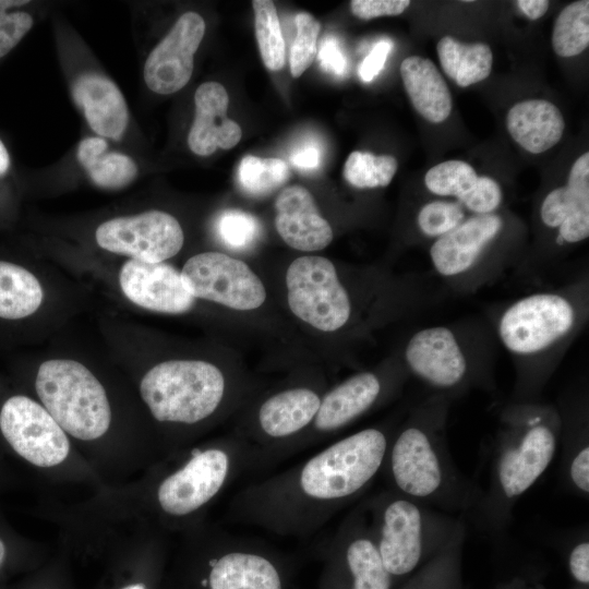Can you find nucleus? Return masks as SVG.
Segmentation results:
<instances>
[{
	"mask_svg": "<svg viewBox=\"0 0 589 589\" xmlns=\"http://www.w3.org/2000/svg\"><path fill=\"white\" fill-rule=\"evenodd\" d=\"M255 469L257 455L240 436L197 441L131 480L98 488L87 497V516L106 534L180 537L204 524L225 492Z\"/></svg>",
	"mask_w": 589,
	"mask_h": 589,
	"instance_id": "f257e3e1",
	"label": "nucleus"
},
{
	"mask_svg": "<svg viewBox=\"0 0 589 589\" xmlns=\"http://www.w3.org/2000/svg\"><path fill=\"white\" fill-rule=\"evenodd\" d=\"M390 437L368 428L238 490L226 519L280 537H308L361 496L381 473Z\"/></svg>",
	"mask_w": 589,
	"mask_h": 589,
	"instance_id": "f03ea898",
	"label": "nucleus"
},
{
	"mask_svg": "<svg viewBox=\"0 0 589 589\" xmlns=\"http://www.w3.org/2000/svg\"><path fill=\"white\" fill-rule=\"evenodd\" d=\"M26 387L106 484L131 480L161 458L133 390L83 361L46 359Z\"/></svg>",
	"mask_w": 589,
	"mask_h": 589,
	"instance_id": "7ed1b4c3",
	"label": "nucleus"
},
{
	"mask_svg": "<svg viewBox=\"0 0 589 589\" xmlns=\"http://www.w3.org/2000/svg\"><path fill=\"white\" fill-rule=\"evenodd\" d=\"M133 394L161 457L199 441L228 399V381L214 363L169 359L143 371Z\"/></svg>",
	"mask_w": 589,
	"mask_h": 589,
	"instance_id": "20e7f679",
	"label": "nucleus"
},
{
	"mask_svg": "<svg viewBox=\"0 0 589 589\" xmlns=\"http://www.w3.org/2000/svg\"><path fill=\"white\" fill-rule=\"evenodd\" d=\"M0 454L44 485L93 491L106 484L35 397L2 385Z\"/></svg>",
	"mask_w": 589,
	"mask_h": 589,
	"instance_id": "39448f33",
	"label": "nucleus"
},
{
	"mask_svg": "<svg viewBox=\"0 0 589 589\" xmlns=\"http://www.w3.org/2000/svg\"><path fill=\"white\" fill-rule=\"evenodd\" d=\"M560 441L554 414L529 408L507 418L489 456L486 486L476 508L489 527L508 522L515 503L552 464Z\"/></svg>",
	"mask_w": 589,
	"mask_h": 589,
	"instance_id": "423d86ee",
	"label": "nucleus"
},
{
	"mask_svg": "<svg viewBox=\"0 0 589 589\" xmlns=\"http://www.w3.org/2000/svg\"><path fill=\"white\" fill-rule=\"evenodd\" d=\"M179 540L187 589H291L290 560L264 541L206 521Z\"/></svg>",
	"mask_w": 589,
	"mask_h": 589,
	"instance_id": "0eeeda50",
	"label": "nucleus"
},
{
	"mask_svg": "<svg viewBox=\"0 0 589 589\" xmlns=\"http://www.w3.org/2000/svg\"><path fill=\"white\" fill-rule=\"evenodd\" d=\"M437 422L417 420L389 440L382 471L389 489L428 506L474 507L478 486L456 467Z\"/></svg>",
	"mask_w": 589,
	"mask_h": 589,
	"instance_id": "6e6552de",
	"label": "nucleus"
},
{
	"mask_svg": "<svg viewBox=\"0 0 589 589\" xmlns=\"http://www.w3.org/2000/svg\"><path fill=\"white\" fill-rule=\"evenodd\" d=\"M363 507L383 565L393 579L410 574L426 556L438 555L465 538L462 521L390 489Z\"/></svg>",
	"mask_w": 589,
	"mask_h": 589,
	"instance_id": "1a4fd4ad",
	"label": "nucleus"
},
{
	"mask_svg": "<svg viewBox=\"0 0 589 589\" xmlns=\"http://www.w3.org/2000/svg\"><path fill=\"white\" fill-rule=\"evenodd\" d=\"M362 506L341 521L323 555L318 589H392Z\"/></svg>",
	"mask_w": 589,
	"mask_h": 589,
	"instance_id": "9d476101",
	"label": "nucleus"
},
{
	"mask_svg": "<svg viewBox=\"0 0 589 589\" xmlns=\"http://www.w3.org/2000/svg\"><path fill=\"white\" fill-rule=\"evenodd\" d=\"M323 395L309 386L277 390L256 407L245 440L253 446L259 468L285 459L293 444L311 426Z\"/></svg>",
	"mask_w": 589,
	"mask_h": 589,
	"instance_id": "9b49d317",
	"label": "nucleus"
},
{
	"mask_svg": "<svg viewBox=\"0 0 589 589\" xmlns=\"http://www.w3.org/2000/svg\"><path fill=\"white\" fill-rule=\"evenodd\" d=\"M291 312L322 332H335L349 320L351 303L332 261L305 255L291 262L286 273Z\"/></svg>",
	"mask_w": 589,
	"mask_h": 589,
	"instance_id": "f8f14e48",
	"label": "nucleus"
},
{
	"mask_svg": "<svg viewBox=\"0 0 589 589\" xmlns=\"http://www.w3.org/2000/svg\"><path fill=\"white\" fill-rule=\"evenodd\" d=\"M180 275L193 298L233 310H255L266 299L263 283L249 265L221 252L208 251L191 256Z\"/></svg>",
	"mask_w": 589,
	"mask_h": 589,
	"instance_id": "ddd939ff",
	"label": "nucleus"
},
{
	"mask_svg": "<svg viewBox=\"0 0 589 589\" xmlns=\"http://www.w3.org/2000/svg\"><path fill=\"white\" fill-rule=\"evenodd\" d=\"M95 241L107 252L146 263H160L180 252L184 233L175 216L151 209L101 223L95 230Z\"/></svg>",
	"mask_w": 589,
	"mask_h": 589,
	"instance_id": "4468645a",
	"label": "nucleus"
},
{
	"mask_svg": "<svg viewBox=\"0 0 589 589\" xmlns=\"http://www.w3.org/2000/svg\"><path fill=\"white\" fill-rule=\"evenodd\" d=\"M575 322V310L564 297L537 293L512 304L502 315L498 334L512 352L542 351L565 336Z\"/></svg>",
	"mask_w": 589,
	"mask_h": 589,
	"instance_id": "2eb2a0df",
	"label": "nucleus"
},
{
	"mask_svg": "<svg viewBox=\"0 0 589 589\" xmlns=\"http://www.w3.org/2000/svg\"><path fill=\"white\" fill-rule=\"evenodd\" d=\"M201 14L183 13L168 34L153 48L144 64L147 87L159 95L173 94L190 81L194 55L205 34Z\"/></svg>",
	"mask_w": 589,
	"mask_h": 589,
	"instance_id": "dca6fc26",
	"label": "nucleus"
},
{
	"mask_svg": "<svg viewBox=\"0 0 589 589\" xmlns=\"http://www.w3.org/2000/svg\"><path fill=\"white\" fill-rule=\"evenodd\" d=\"M122 294L134 305L157 313L182 314L195 303L172 265L129 259L118 273Z\"/></svg>",
	"mask_w": 589,
	"mask_h": 589,
	"instance_id": "f3484780",
	"label": "nucleus"
},
{
	"mask_svg": "<svg viewBox=\"0 0 589 589\" xmlns=\"http://www.w3.org/2000/svg\"><path fill=\"white\" fill-rule=\"evenodd\" d=\"M382 392V381L372 372L358 373L339 383L323 395L311 426L293 444L288 456L317 443L322 436L335 433L364 414L375 405Z\"/></svg>",
	"mask_w": 589,
	"mask_h": 589,
	"instance_id": "a211bd4d",
	"label": "nucleus"
},
{
	"mask_svg": "<svg viewBox=\"0 0 589 589\" xmlns=\"http://www.w3.org/2000/svg\"><path fill=\"white\" fill-rule=\"evenodd\" d=\"M406 361L411 371L437 388L460 384L467 373L466 358L455 335L446 327H429L409 340Z\"/></svg>",
	"mask_w": 589,
	"mask_h": 589,
	"instance_id": "6ab92c4d",
	"label": "nucleus"
},
{
	"mask_svg": "<svg viewBox=\"0 0 589 589\" xmlns=\"http://www.w3.org/2000/svg\"><path fill=\"white\" fill-rule=\"evenodd\" d=\"M275 211L276 230L290 248L312 252L332 242L333 229L305 188H285L275 201Z\"/></svg>",
	"mask_w": 589,
	"mask_h": 589,
	"instance_id": "aec40b11",
	"label": "nucleus"
},
{
	"mask_svg": "<svg viewBox=\"0 0 589 589\" xmlns=\"http://www.w3.org/2000/svg\"><path fill=\"white\" fill-rule=\"evenodd\" d=\"M195 117L188 134L190 149L209 156L217 148L230 149L242 136L240 125L227 117L229 96L218 82L201 84L194 94Z\"/></svg>",
	"mask_w": 589,
	"mask_h": 589,
	"instance_id": "412c9836",
	"label": "nucleus"
},
{
	"mask_svg": "<svg viewBox=\"0 0 589 589\" xmlns=\"http://www.w3.org/2000/svg\"><path fill=\"white\" fill-rule=\"evenodd\" d=\"M501 228L500 216L477 215L440 237L430 250L437 273L443 276H456L471 268Z\"/></svg>",
	"mask_w": 589,
	"mask_h": 589,
	"instance_id": "4be33fe9",
	"label": "nucleus"
},
{
	"mask_svg": "<svg viewBox=\"0 0 589 589\" xmlns=\"http://www.w3.org/2000/svg\"><path fill=\"white\" fill-rule=\"evenodd\" d=\"M72 95L97 135L112 140L122 137L129 122L128 106L110 79L95 72L83 73L75 79Z\"/></svg>",
	"mask_w": 589,
	"mask_h": 589,
	"instance_id": "5701e85b",
	"label": "nucleus"
},
{
	"mask_svg": "<svg viewBox=\"0 0 589 589\" xmlns=\"http://www.w3.org/2000/svg\"><path fill=\"white\" fill-rule=\"evenodd\" d=\"M510 136L532 154L543 153L562 139L565 121L560 109L545 99H528L514 105L506 118Z\"/></svg>",
	"mask_w": 589,
	"mask_h": 589,
	"instance_id": "b1692460",
	"label": "nucleus"
},
{
	"mask_svg": "<svg viewBox=\"0 0 589 589\" xmlns=\"http://www.w3.org/2000/svg\"><path fill=\"white\" fill-rule=\"evenodd\" d=\"M405 89L414 109L428 121H445L452 111V96L435 64L419 56L407 57L400 64Z\"/></svg>",
	"mask_w": 589,
	"mask_h": 589,
	"instance_id": "393cba45",
	"label": "nucleus"
},
{
	"mask_svg": "<svg viewBox=\"0 0 589 589\" xmlns=\"http://www.w3.org/2000/svg\"><path fill=\"white\" fill-rule=\"evenodd\" d=\"M44 300L43 284L31 269L0 260V320L28 318L39 311Z\"/></svg>",
	"mask_w": 589,
	"mask_h": 589,
	"instance_id": "a878e982",
	"label": "nucleus"
},
{
	"mask_svg": "<svg viewBox=\"0 0 589 589\" xmlns=\"http://www.w3.org/2000/svg\"><path fill=\"white\" fill-rule=\"evenodd\" d=\"M542 221L558 227L557 240L579 242L589 236V190L561 187L551 191L541 206Z\"/></svg>",
	"mask_w": 589,
	"mask_h": 589,
	"instance_id": "bb28decb",
	"label": "nucleus"
},
{
	"mask_svg": "<svg viewBox=\"0 0 589 589\" xmlns=\"http://www.w3.org/2000/svg\"><path fill=\"white\" fill-rule=\"evenodd\" d=\"M76 157L91 180L103 189H122L137 176L134 159L123 153L108 151V143L100 136L83 139L77 146Z\"/></svg>",
	"mask_w": 589,
	"mask_h": 589,
	"instance_id": "cd10ccee",
	"label": "nucleus"
},
{
	"mask_svg": "<svg viewBox=\"0 0 589 589\" xmlns=\"http://www.w3.org/2000/svg\"><path fill=\"white\" fill-rule=\"evenodd\" d=\"M436 50L443 71L460 87L483 81L491 73L493 56L485 44H462L445 36Z\"/></svg>",
	"mask_w": 589,
	"mask_h": 589,
	"instance_id": "c85d7f7f",
	"label": "nucleus"
},
{
	"mask_svg": "<svg viewBox=\"0 0 589 589\" xmlns=\"http://www.w3.org/2000/svg\"><path fill=\"white\" fill-rule=\"evenodd\" d=\"M589 45V1L566 5L558 14L552 34V46L560 57H574Z\"/></svg>",
	"mask_w": 589,
	"mask_h": 589,
	"instance_id": "c756f323",
	"label": "nucleus"
},
{
	"mask_svg": "<svg viewBox=\"0 0 589 589\" xmlns=\"http://www.w3.org/2000/svg\"><path fill=\"white\" fill-rule=\"evenodd\" d=\"M254 28L264 65L271 71L284 68L286 46L276 7L271 0H253Z\"/></svg>",
	"mask_w": 589,
	"mask_h": 589,
	"instance_id": "7c9ffc66",
	"label": "nucleus"
},
{
	"mask_svg": "<svg viewBox=\"0 0 589 589\" xmlns=\"http://www.w3.org/2000/svg\"><path fill=\"white\" fill-rule=\"evenodd\" d=\"M289 177L286 161L280 158L244 156L238 167V182L252 196H264L283 185Z\"/></svg>",
	"mask_w": 589,
	"mask_h": 589,
	"instance_id": "2f4dec72",
	"label": "nucleus"
},
{
	"mask_svg": "<svg viewBox=\"0 0 589 589\" xmlns=\"http://www.w3.org/2000/svg\"><path fill=\"white\" fill-rule=\"evenodd\" d=\"M398 164L390 155H373L369 152H352L344 166L348 183L359 189L386 187L393 180Z\"/></svg>",
	"mask_w": 589,
	"mask_h": 589,
	"instance_id": "473e14b6",
	"label": "nucleus"
},
{
	"mask_svg": "<svg viewBox=\"0 0 589 589\" xmlns=\"http://www.w3.org/2000/svg\"><path fill=\"white\" fill-rule=\"evenodd\" d=\"M478 179L474 169L461 160H447L428 170L424 183L429 191L441 196L458 200L467 194Z\"/></svg>",
	"mask_w": 589,
	"mask_h": 589,
	"instance_id": "72a5a7b5",
	"label": "nucleus"
},
{
	"mask_svg": "<svg viewBox=\"0 0 589 589\" xmlns=\"http://www.w3.org/2000/svg\"><path fill=\"white\" fill-rule=\"evenodd\" d=\"M296 37L290 48V72L299 77L311 65L317 52L320 22L308 12H300L294 17Z\"/></svg>",
	"mask_w": 589,
	"mask_h": 589,
	"instance_id": "f704fd0d",
	"label": "nucleus"
},
{
	"mask_svg": "<svg viewBox=\"0 0 589 589\" xmlns=\"http://www.w3.org/2000/svg\"><path fill=\"white\" fill-rule=\"evenodd\" d=\"M216 230L221 241L232 249H245L260 236V223L249 213L224 211L217 218Z\"/></svg>",
	"mask_w": 589,
	"mask_h": 589,
	"instance_id": "c9c22d12",
	"label": "nucleus"
},
{
	"mask_svg": "<svg viewBox=\"0 0 589 589\" xmlns=\"http://www.w3.org/2000/svg\"><path fill=\"white\" fill-rule=\"evenodd\" d=\"M465 213L460 203L433 201L418 213L420 230L429 237H442L464 221Z\"/></svg>",
	"mask_w": 589,
	"mask_h": 589,
	"instance_id": "e433bc0d",
	"label": "nucleus"
},
{
	"mask_svg": "<svg viewBox=\"0 0 589 589\" xmlns=\"http://www.w3.org/2000/svg\"><path fill=\"white\" fill-rule=\"evenodd\" d=\"M28 3L23 0H0V58L8 55L31 31L33 16L14 8Z\"/></svg>",
	"mask_w": 589,
	"mask_h": 589,
	"instance_id": "4c0bfd02",
	"label": "nucleus"
},
{
	"mask_svg": "<svg viewBox=\"0 0 589 589\" xmlns=\"http://www.w3.org/2000/svg\"><path fill=\"white\" fill-rule=\"evenodd\" d=\"M502 200V191L495 180L490 177H478L473 188L458 201L478 215H486L494 212Z\"/></svg>",
	"mask_w": 589,
	"mask_h": 589,
	"instance_id": "58836bf2",
	"label": "nucleus"
},
{
	"mask_svg": "<svg viewBox=\"0 0 589 589\" xmlns=\"http://www.w3.org/2000/svg\"><path fill=\"white\" fill-rule=\"evenodd\" d=\"M34 550L36 549L33 540L15 531L0 510V574L16 554Z\"/></svg>",
	"mask_w": 589,
	"mask_h": 589,
	"instance_id": "ea45409f",
	"label": "nucleus"
},
{
	"mask_svg": "<svg viewBox=\"0 0 589 589\" xmlns=\"http://www.w3.org/2000/svg\"><path fill=\"white\" fill-rule=\"evenodd\" d=\"M410 5L409 0H352L350 9L354 16L371 20L401 14Z\"/></svg>",
	"mask_w": 589,
	"mask_h": 589,
	"instance_id": "a19ab883",
	"label": "nucleus"
},
{
	"mask_svg": "<svg viewBox=\"0 0 589 589\" xmlns=\"http://www.w3.org/2000/svg\"><path fill=\"white\" fill-rule=\"evenodd\" d=\"M567 477L574 489L586 497L589 494V445L582 443L567 459Z\"/></svg>",
	"mask_w": 589,
	"mask_h": 589,
	"instance_id": "79ce46f5",
	"label": "nucleus"
},
{
	"mask_svg": "<svg viewBox=\"0 0 589 589\" xmlns=\"http://www.w3.org/2000/svg\"><path fill=\"white\" fill-rule=\"evenodd\" d=\"M316 55L320 67L325 72L336 76L345 75L347 71V60L335 37H324L320 43Z\"/></svg>",
	"mask_w": 589,
	"mask_h": 589,
	"instance_id": "37998d69",
	"label": "nucleus"
},
{
	"mask_svg": "<svg viewBox=\"0 0 589 589\" xmlns=\"http://www.w3.org/2000/svg\"><path fill=\"white\" fill-rule=\"evenodd\" d=\"M390 50L392 43L389 40H380L374 45L359 67V75L362 81L371 82L380 74Z\"/></svg>",
	"mask_w": 589,
	"mask_h": 589,
	"instance_id": "c03bdc74",
	"label": "nucleus"
},
{
	"mask_svg": "<svg viewBox=\"0 0 589 589\" xmlns=\"http://www.w3.org/2000/svg\"><path fill=\"white\" fill-rule=\"evenodd\" d=\"M568 568L573 578L582 585L589 584V542L582 539L569 552Z\"/></svg>",
	"mask_w": 589,
	"mask_h": 589,
	"instance_id": "a18cd8bd",
	"label": "nucleus"
},
{
	"mask_svg": "<svg viewBox=\"0 0 589 589\" xmlns=\"http://www.w3.org/2000/svg\"><path fill=\"white\" fill-rule=\"evenodd\" d=\"M290 161L300 170L317 169L321 164L320 147L312 143L304 144L292 153Z\"/></svg>",
	"mask_w": 589,
	"mask_h": 589,
	"instance_id": "49530a36",
	"label": "nucleus"
},
{
	"mask_svg": "<svg viewBox=\"0 0 589 589\" xmlns=\"http://www.w3.org/2000/svg\"><path fill=\"white\" fill-rule=\"evenodd\" d=\"M567 185L577 189L589 190V154H582L573 164Z\"/></svg>",
	"mask_w": 589,
	"mask_h": 589,
	"instance_id": "de8ad7c7",
	"label": "nucleus"
},
{
	"mask_svg": "<svg viewBox=\"0 0 589 589\" xmlns=\"http://www.w3.org/2000/svg\"><path fill=\"white\" fill-rule=\"evenodd\" d=\"M516 3L530 20L542 17L550 5L548 0H518Z\"/></svg>",
	"mask_w": 589,
	"mask_h": 589,
	"instance_id": "09e8293b",
	"label": "nucleus"
},
{
	"mask_svg": "<svg viewBox=\"0 0 589 589\" xmlns=\"http://www.w3.org/2000/svg\"><path fill=\"white\" fill-rule=\"evenodd\" d=\"M16 474L12 466L0 454V493L16 483Z\"/></svg>",
	"mask_w": 589,
	"mask_h": 589,
	"instance_id": "8fccbe9b",
	"label": "nucleus"
},
{
	"mask_svg": "<svg viewBox=\"0 0 589 589\" xmlns=\"http://www.w3.org/2000/svg\"><path fill=\"white\" fill-rule=\"evenodd\" d=\"M145 576L146 575L144 574L142 578L124 581L115 589H154L153 584H151Z\"/></svg>",
	"mask_w": 589,
	"mask_h": 589,
	"instance_id": "3c124183",
	"label": "nucleus"
},
{
	"mask_svg": "<svg viewBox=\"0 0 589 589\" xmlns=\"http://www.w3.org/2000/svg\"><path fill=\"white\" fill-rule=\"evenodd\" d=\"M10 167V156L3 142L0 140V176L4 175Z\"/></svg>",
	"mask_w": 589,
	"mask_h": 589,
	"instance_id": "603ef678",
	"label": "nucleus"
},
{
	"mask_svg": "<svg viewBox=\"0 0 589 589\" xmlns=\"http://www.w3.org/2000/svg\"><path fill=\"white\" fill-rule=\"evenodd\" d=\"M514 589H520V588H514Z\"/></svg>",
	"mask_w": 589,
	"mask_h": 589,
	"instance_id": "864d4df0",
	"label": "nucleus"
},
{
	"mask_svg": "<svg viewBox=\"0 0 589 589\" xmlns=\"http://www.w3.org/2000/svg\"><path fill=\"white\" fill-rule=\"evenodd\" d=\"M417 589V588H416Z\"/></svg>",
	"mask_w": 589,
	"mask_h": 589,
	"instance_id": "5fc2aeb1",
	"label": "nucleus"
}]
</instances>
